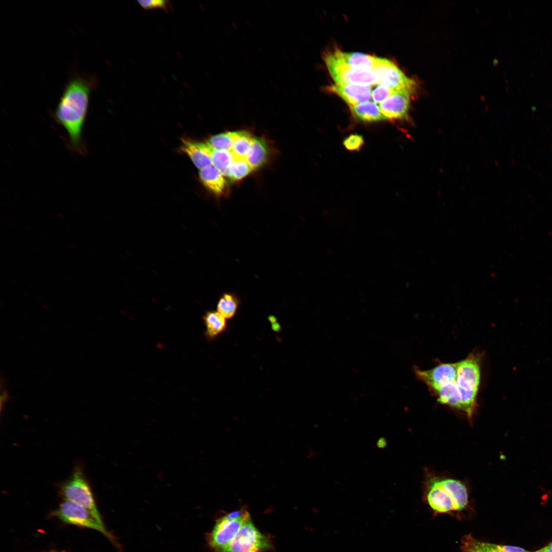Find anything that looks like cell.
<instances>
[{
  "mask_svg": "<svg viewBox=\"0 0 552 552\" xmlns=\"http://www.w3.org/2000/svg\"><path fill=\"white\" fill-rule=\"evenodd\" d=\"M94 81L76 77L70 80L54 112V118L67 132L71 148L81 152L82 132Z\"/></svg>",
  "mask_w": 552,
  "mask_h": 552,
  "instance_id": "1",
  "label": "cell"
},
{
  "mask_svg": "<svg viewBox=\"0 0 552 552\" xmlns=\"http://www.w3.org/2000/svg\"><path fill=\"white\" fill-rule=\"evenodd\" d=\"M426 500L435 512L447 513L464 509L468 494L466 486L459 480L432 478L428 484Z\"/></svg>",
  "mask_w": 552,
  "mask_h": 552,
  "instance_id": "2",
  "label": "cell"
},
{
  "mask_svg": "<svg viewBox=\"0 0 552 552\" xmlns=\"http://www.w3.org/2000/svg\"><path fill=\"white\" fill-rule=\"evenodd\" d=\"M481 356L473 352L465 359L456 362V382L462 404V411L470 419L475 409L480 383Z\"/></svg>",
  "mask_w": 552,
  "mask_h": 552,
  "instance_id": "3",
  "label": "cell"
},
{
  "mask_svg": "<svg viewBox=\"0 0 552 552\" xmlns=\"http://www.w3.org/2000/svg\"><path fill=\"white\" fill-rule=\"evenodd\" d=\"M249 516L248 512L245 508H242L218 519L208 536L210 547L215 552L225 548L235 537Z\"/></svg>",
  "mask_w": 552,
  "mask_h": 552,
  "instance_id": "4",
  "label": "cell"
},
{
  "mask_svg": "<svg viewBox=\"0 0 552 552\" xmlns=\"http://www.w3.org/2000/svg\"><path fill=\"white\" fill-rule=\"evenodd\" d=\"M272 547L270 539L257 528L249 516L229 544L216 552H264Z\"/></svg>",
  "mask_w": 552,
  "mask_h": 552,
  "instance_id": "5",
  "label": "cell"
},
{
  "mask_svg": "<svg viewBox=\"0 0 552 552\" xmlns=\"http://www.w3.org/2000/svg\"><path fill=\"white\" fill-rule=\"evenodd\" d=\"M53 515L65 523L98 531L119 547L115 538L106 530L104 525L101 524L87 510L73 501L65 499Z\"/></svg>",
  "mask_w": 552,
  "mask_h": 552,
  "instance_id": "6",
  "label": "cell"
},
{
  "mask_svg": "<svg viewBox=\"0 0 552 552\" xmlns=\"http://www.w3.org/2000/svg\"><path fill=\"white\" fill-rule=\"evenodd\" d=\"M61 492L65 499L84 507L104 525L90 488L81 470L77 469L74 471L70 478L62 485Z\"/></svg>",
  "mask_w": 552,
  "mask_h": 552,
  "instance_id": "7",
  "label": "cell"
},
{
  "mask_svg": "<svg viewBox=\"0 0 552 552\" xmlns=\"http://www.w3.org/2000/svg\"><path fill=\"white\" fill-rule=\"evenodd\" d=\"M324 60L335 83H352L369 86L378 84V77L373 70L346 65L339 61L333 53L327 54Z\"/></svg>",
  "mask_w": 552,
  "mask_h": 552,
  "instance_id": "8",
  "label": "cell"
},
{
  "mask_svg": "<svg viewBox=\"0 0 552 552\" xmlns=\"http://www.w3.org/2000/svg\"><path fill=\"white\" fill-rule=\"evenodd\" d=\"M372 70L378 77V84H384L395 90L409 89L412 91L414 81L405 74L390 60L376 57Z\"/></svg>",
  "mask_w": 552,
  "mask_h": 552,
  "instance_id": "9",
  "label": "cell"
},
{
  "mask_svg": "<svg viewBox=\"0 0 552 552\" xmlns=\"http://www.w3.org/2000/svg\"><path fill=\"white\" fill-rule=\"evenodd\" d=\"M411 90L401 89L379 104L380 111L388 119H403L408 117Z\"/></svg>",
  "mask_w": 552,
  "mask_h": 552,
  "instance_id": "10",
  "label": "cell"
},
{
  "mask_svg": "<svg viewBox=\"0 0 552 552\" xmlns=\"http://www.w3.org/2000/svg\"><path fill=\"white\" fill-rule=\"evenodd\" d=\"M326 89L338 96L349 106L369 101L371 97V87L366 85L335 83L327 86Z\"/></svg>",
  "mask_w": 552,
  "mask_h": 552,
  "instance_id": "11",
  "label": "cell"
},
{
  "mask_svg": "<svg viewBox=\"0 0 552 552\" xmlns=\"http://www.w3.org/2000/svg\"><path fill=\"white\" fill-rule=\"evenodd\" d=\"M181 149L189 156L197 168L201 169L212 165L211 159L212 149L207 143L183 140Z\"/></svg>",
  "mask_w": 552,
  "mask_h": 552,
  "instance_id": "12",
  "label": "cell"
},
{
  "mask_svg": "<svg viewBox=\"0 0 552 552\" xmlns=\"http://www.w3.org/2000/svg\"><path fill=\"white\" fill-rule=\"evenodd\" d=\"M201 183L217 196L225 194L227 183L224 176L213 165L201 169L199 172Z\"/></svg>",
  "mask_w": 552,
  "mask_h": 552,
  "instance_id": "13",
  "label": "cell"
},
{
  "mask_svg": "<svg viewBox=\"0 0 552 552\" xmlns=\"http://www.w3.org/2000/svg\"><path fill=\"white\" fill-rule=\"evenodd\" d=\"M341 63L349 66L360 69L372 70L376 57L355 52H344L339 50L332 53Z\"/></svg>",
  "mask_w": 552,
  "mask_h": 552,
  "instance_id": "14",
  "label": "cell"
},
{
  "mask_svg": "<svg viewBox=\"0 0 552 552\" xmlns=\"http://www.w3.org/2000/svg\"><path fill=\"white\" fill-rule=\"evenodd\" d=\"M354 115L365 122H373L385 119L379 106L373 101H367L350 106Z\"/></svg>",
  "mask_w": 552,
  "mask_h": 552,
  "instance_id": "15",
  "label": "cell"
},
{
  "mask_svg": "<svg viewBox=\"0 0 552 552\" xmlns=\"http://www.w3.org/2000/svg\"><path fill=\"white\" fill-rule=\"evenodd\" d=\"M268 152V146L263 139L254 137L250 150L246 159L253 170L258 169L266 163Z\"/></svg>",
  "mask_w": 552,
  "mask_h": 552,
  "instance_id": "16",
  "label": "cell"
},
{
  "mask_svg": "<svg viewBox=\"0 0 552 552\" xmlns=\"http://www.w3.org/2000/svg\"><path fill=\"white\" fill-rule=\"evenodd\" d=\"M254 137L245 131L234 132V143L231 151L234 158H244L249 153Z\"/></svg>",
  "mask_w": 552,
  "mask_h": 552,
  "instance_id": "17",
  "label": "cell"
},
{
  "mask_svg": "<svg viewBox=\"0 0 552 552\" xmlns=\"http://www.w3.org/2000/svg\"><path fill=\"white\" fill-rule=\"evenodd\" d=\"M203 320L207 335L211 338L216 337L223 332L226 327V318L217 311H208Z\"/></svg>",
  "mask_w": 552,
  "mask_h": 552,
  "instance_id": "18",
  "label": "cell"
},
{
  "mask_svg": "<svg viewBox=\"0 0 552 552\" xmlns=\"http://www.w3.org/2000/svg\"><path fill=\"white\" fill-rule=\"evenodd\" d=\"M239 301L237 296L231 293L223 294L218 301L217 310L226 319L232 318L236 314Z\"/></svg>",
  "mask_w": 552,
  "mask_h": 552,
  "instance_id": "19",
  "label": "cell"
},
{
  "mask_svg": "<svg viewBox=\"0 0 552 552\" xmlns=\"http://www.w3.org/2000/svg\"><path fill=\"white\" fill-rule=\"evenodd\" d=\"M230 151L212 150L211 159L212 165L224 176H226L227 170L234 159Z\"/></svg>",
  "mask_w": 552,
  "mask_h": 552,
  "instance_id": "20",
  "label": "cell"
},
{
  "mask_svg": "<svg viewBox=\"0 0 552 552\" xmlns=\"http://www.w3.org/2000/svg\"><path fill=\"white\" fill-rule=\"evenodd\" d=\"M252 170L246 159L235 158L227 170L226 176L232 181H238L245 177Z\"/></svg>",
  "mask_w": 552,
  "mask_h": 552,
  "instance_id": "21",
  "label": "cell"
},
{
  "mask_svg": "<svg viewBox=\"0 0 552 552\" xmlns=\"http://www.w3.org/2000/svg\"><path fill=\"white\" fill-rule=\"evenodd\" d=\"M234 143V132H226L211 136L207 144L213 150L231 151Z\"/></svg>",
  "mask_w": 552,
  "mask_h": 552,
  "instance_id": "22",
  "label": "cell"
},
{
  "mask_svg": "<svg viewBox=\"0 0 552 552\" xmlns=\"http://www.w3.org/2000/svg\"><path fill=\"white\" fill-rule=\"evenodd\" d=\"M461 541L462 552H486L482 542L478 541L470 534L463 536Z\"/></svg>",
  "mask_w": 552,
  "mask_h": 552,
  "instance_id": "23",
  "label": "cell"
},
{
  "mask_svg": "<svg viewBox=\"0 0 552 552\" xmlns=\"http://www.w3.org/2000/svg\"><path fill=\"white\" fill-rule=\"evenodd\" d=\"M397 91L383 84H377L371 91V97L376 103L380 104Z\"/></svg>",
  "mask_w": 552,
  "mask_h": 552,
  "instance_id": "24",
  "label": "cell"
},
{
  "mask_svg": "<svg viewBox=\"0 0 552 552\" xmlns=\"http://www.w3.org/2000/svg\"><path fill=\"white\" fill-rule=\"evenodd\" d=\"M363 144L362 136L358 134L350 135L343 142L344 147L349 151H359Z\"/></svg>",
  "mask_w": 552,
  "mask_h": 552,
  "instance_id": "25",
  "label": "cell"
},
{
  "mask_svg": "<svg viewBox=\"0 0 552 552\" xmlns=\"http://www.w3.org/2000/svg\"><path fill=\"white\" fill-rule=\"evenodd\" d=\"M139 4L145 9L162 8L167 10L169 8V2L162 0L138 1Z\"/></svg>",
  "mask_w": 552,
  "mask_h": 552,
  "instance_id": "26",
  "label": "cell"
},
{
  "mask_svg": "<svg viewBox=\"0 0 552 552\" xmlns=\"http://www.w3.org/2000/svg\"><path fill=\"white\" fill-rule=\"evenodd\" d=\"M499 552H531L522 548L510 546L499 545Z\"/></svg>",
  "mask_w": 552,
  "mask_h": 552,
  "instance_id": "27",
  "label": "cell"
},
{
  "mask_svg": "<svg viewBox=\"0 0 552 552\" xmlns=\"http://www.w3.org/2000/svg\"><path fill=\"white\" fill-rule=\"evenodd\" d=\"M376 445L380 449L384 448L387 445V442L385 438L383 437L380 438L377 441Z\"/></svg>",
  "mask_w": 552,
  "mask_h": 552,
  "instance_id": "28",
  "label": "cell"
},
{
  "mask_svg": "<svg viewBox=\"0 0 552 552\" xmlns=\"http://www.w3.org/2000/svg\"><path fill=\"white\" fill-rule=\"evenodd\" d=\"M535 552H552V542L544 547Z\"/></svg>",
  "mask_w": 552,
  "mask_h": 552,
  "instance_id": "29",
  "label": "cell"
},
{
  "mask_svg": "<svg viewBox=\"0 0 552 552\" xmlns=\"http://www.w3.org/2000/svg\"><path fill=\"white\" fill-rule=\"evenodd\" d=\"M50 552H59V551H50Z\"/></svg>",
  "mask_w": 552,
  "mask_h": 552,
  "instance_id": "30",
  "label": "cell"
}]
</instances>
